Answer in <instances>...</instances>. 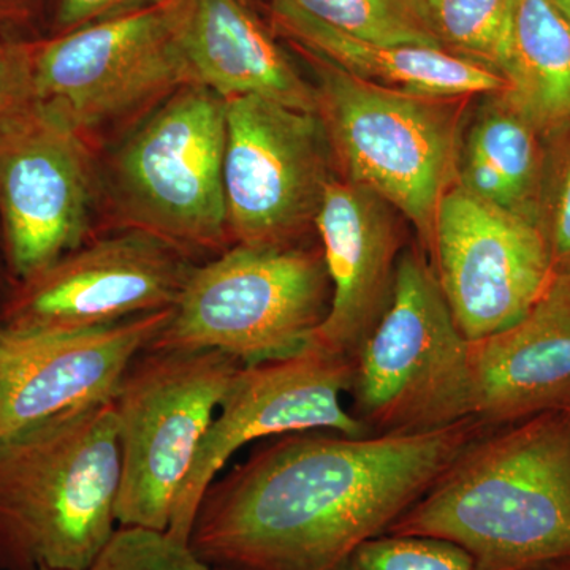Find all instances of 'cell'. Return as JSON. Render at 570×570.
Masks as SVG:
<instances>
[{"label": "cell", "instance_id": "obj_1", "mask_svg": "<svg viewBox=\"0 0 570 570\" xmlns=\"http://www.w3.org/2000/svg\"><path fill=\"white\" fill-rule=\"evenodd\" d=\"M490 428L287 434L213 480L187 546L220 570H337L385 534Z\"/></svg>", "mask_w": 570, "mask_h": 570}, {"label": "cell", "instance_id": "obj_2", "mask_svg": "<svg viewBox=\"0 0 570 570\" xmlns=\"http://www.w3.org/2000/svg\"><path fill=\"white\" fill-rule=\"evenodd\" d=\"M385 534L445 540L474 570L570 558V407L483 433Z\"/></svg>", "mask_w": 570, "mask_h": 570}, {"label": "cell", "instance_id": "obj_3", "mask_svg": "<svg viewBox=\"0 0 570 570\" xmlns=\"http://www.w3.org/2000/svg\"><path fill=\"white\" fill-rule=\"evenodd\" d=\"M118 420L111 401L0 441V562L89 570L118 530Z\"/></svg>", "mask_w": 570, "mask_h": 570}, {"label": "cell", "instance_id": "obj_4", "mask_svg": "<svg viewBox=\"0 0 570 570\" xmlns=\"http://www.w3.org/2000/svg\"><path fill=\"white\" fill-rule=\"evenodd\" d=\"M309 58L318 73L317 115L346 181L396 208L430 250L439 205L456 184V99L382 88Z\"/></svg>", "mask_w": 570, "mask_h": 570}, {"label": "cell", "instance_id": "obj_5", "mask_svg": "<svg viewBox=\"0 0 570 570\" xmlns=\"http://www.w3.org/2000/svg\"><path fill=\"white\" fill-rule=\"evenodd\" d=\"M351 392L354 415L370 434L417 433L474 417L471 341L433 265L415 249L397 258L392 298L356 352Z\"/></svg>", "mask_w": 570, "mask_h": 570}, {"label": "cell", "instance_id": "obj_6", "mask_svg": "<svg viewBox=\"0 0 570 570\" xmlns=\"http://www.w3.org/2000/svg\"><path fill=\"white\" fill-rule=\"evenodd\" d=\"M332 284L322 254L236 245L190 269L154 351H216L242 365L284 358L325 321Z\"/></svg>", "mask_w": 570, "mask_h": 570}, {"label": "cell", "instance_id": "obj_7", "mask_svg": "<svg viewBox=\"0 0 570 570\" xmlns=\"http://www.w3.org/2000/svg\"><path fill=\"white\" fill-rule=\"evenodd\" d=\"M242 363L216 351L142 352L112 397L121 450L116 520L168 531L202 439Z\"/></svg>", "mask_w": 570, "mask_h": 570}, {"label": "cell", "instance_id": "obj_8", "mask_svg": "<svg viewBox=\"0 0 570 570\" xmlns=\"http://www.w3.org/2000/svg\"><path fill=\"white\" fill-rule=\"evenodd\" d=\"M225 99L200 85L176 89L116 153V205L135 230L174 247H216L227 235Z\"/></svg>", "mask_w": 570, "mask_h": 570}, {"label": "cell", "instance_id": "obj_9", "mask_svg": "<svg viewBox=\"0 0 570 570\" xmlns=\"http://www.w3.org/2000/svg\"><path fill=\"white\" fill-rule=\"evenodd\" d=\"M187 0H160L91 22L33 50L40 102L85 132L194 85L183 48Z\"/></svg>", "mask_w": 570, "mask_h": 570}, {"label": "cell", "instance_id": "obj_10", "mask_svg": "<svg viewBox=\"0 0 570 570\" xmlns=\"http://www.w3.org/2000/svg\"><path fill=\"white\" fill-rule=\"evenodd\" d=\"M354 382V360L311 337L295 354L258 365L242 366L184 480L168 534L186 542L195 513L214 479L228 460L264 439L332 431L344 436H370L363 423L343 406Z\"/></svg>", "mask_w": 570, "mask_h": 570}, {"label": "cell", "instance_id": "obj_11", "mask_svg": "<svg viewBox=\"0 0 570 570\" xmlns=\"http://www.w3.org/2000/svg\"><path fill=\"white\" fill-rule=\"evenodd\" d=\"M224 195L238 245L288 246L314 223L328 184L324 124L257 96L225 100Z\"/></svg>", "mask_w": 570, "mask_h": 570}, {"label": "cell", "instance_id": "obj_12", "mask_svg": "<svg viewBox=\"0 0 570 570\" xmlns=\"http://www.w3.org/2000/svg\"><path fill=\"white\" fill-rule=\"evenodd\" d=\"M433 268L468 341L517 324L549 287L557 265L542 225L450 187L434 223Z\"/></svg>", "mask_w": 570, "mask_h": 570}, {"label": "cell", "instance_id": "obj_13", "mask_svg": "<svg viewBox=\"0 0 570 570\" xmlns=\"http://www.w3.org/2000/svg\"><path fill=\"white\" fill-rule=\"evenodd\" d=\"M91 197V154L61 108L36 100L0 126V209L21 281L80 247Z\"/></svg>", "mask_w": 570, "mask_h": 570}, {"label": "cell", "instance_id": "obj_14", "mask_svg": "<svg viewBox=\"0 0 570 570\" xmlns=\"http://www.w3.org/2000/svg\"><path fill=\"white\" fill-rule=\"evenodd\" d=\"M176 247L134 230L63 255L22 281L13 332H82L174 307L190 273Z\"/></svg>", "mask_w": 570, "mask_h": 570}, {"label": "cell", "instance_id": "obj_15", "mask_svg": "<svg viewBox=\"0 0 570 570\" xmlns=\"http://www.w3.org/2000/svg\"><path fill=\"white\" fill-rule=\"evenodd\" d=\"M171 311L82 332L0 330V441L75 409L112 401Z\"/></svg>", "mask_w": 570, "mask_h": 570}, {"label": "cell", "instance_id": "obj_16", "mask_svg": "<svg viewBox=\"0 0 570 570\" xmlns=\"http://www.w3.org/2000/svg\"><path fill=\"white\" fill-rule=\"evenodd\" d=\"M314 224L332 299L313 340L354 360L392 298L400 258L395 224L381 198L336 179L326 184Z\"/></svg>", "mask_w": 570, "mask_h": 570}, {"label": "cell", "instance_id": "obj_17", "mask_svg": "<svg viewBox=\"0 0 570 570\" xmlns=\"http://www.w3.org/2000/svg\"><path fill=\"white\" fill-rule=\"evenodd\" d=\"M471 371L474 417L491 430L570 407V268L517 324L471 341Z\"/></svg>", "mask_w": 570, "mask_h": 570}, {"label": "cell", "instance_id": "obj_18", "mask_svg": "<svg viewBox=\"0 0 570 570\" xmlns=\"http://www.w3.org/2000/svg\"><path fill=\"white\" fill-rule=\"evenodd\" d=\"M183 48L194 85L225 100L257 96L317 115V89L239 0H187Z\"/></svg>", "mask_w": 570, "mask_h": 570}, {"label": "cell", "instance_id": "obj_19", "mask_svg": "<svg viewBox=\"0 0 570 570\" xmlns=\"http://www.w3.org/2000/svg\"><path fill=\"white\" fill-rule=\"evenodd\" d=\"M272 17L302 50L382 88L439 99L501 96L508 89L501 75L478 62L441 48L387 47L355 39L311 17L292 0H272Z\"/></svg>", "mask_w": 570, "mask_h": 570}, {"label": "cell", "instance_id": "obj_20", "mask_svg": "<svg viewBox=\"0 0 570 570\" xmlns=\"http://www.w3.org/2000/svg\"><path fill=\"white\" fill-rule=\"evenodd\" d=\"M472 124L456 184L480 200L540 224L543 157L539 134L501 96Z\"/></svg>", "mask_w": 570, "mask_h": 570}, {"label": "cell", "instance_id": "obj_21", "mask_svg": "<svg viewBox=\"0 0 570 570\" xmlns=\"http://www.w3.org/2000/svg\"><path fill=\"white\" fill-rule=\"evenodd\" d=\"M502 99L542 140L570 138V22L554 0H519Z\"/></svg>", "mask_w": 570, "mask_h": 570}, {"label": "cell", "instance_id": "obj_22", "mask_svg": "<svg viewBox=\"0 0 570 570\" xmlns=\"http://www.w3.org/2000/svg\"><path fill=\"white\" fill-rule=\"evenodd\" d=\"M444 50L508 77L519 0H426Z\"/></svg>", "mask_w": 570, "mask_h": 570}, {"label": "cell", "instance_id": "obj_23", "mask_svg": "<svg viewBox=\"0 0 570 570\" xmlns=\"http://www.w3.org/2000/svg\"><path fill=\"white\" fill-rule=\"evenodd\" d=\"M311 17L355 39L387 47L441 48L426 0H292Z\"/></svg>", "mask_w": 570, "mask_h": 570}, {"label": "cell", "instance_id": "obj_24", "mask_svg": "<svg viewBox=\"0 0 570 570\" xmlns=\"http://www.w3.org/2000/svg\"><path fill=\"white\" fill-rule=\"evenodd\" d=\"M337 570H474L459 546L420 535L382 534L352 551Z\"/></svg>", "mask_w": 570, "mask_h": 570}, {"label": "cell", "instance_id": "obj_25", "mask_svg": "<svg viewBox=\"0 0 570 570\" xmlns=\"http://www.w3.org/2000/svg\"><path fill=\"white\" fill-rule=\"evenodd\" d=\"M89 570H220L168 532L122 528Z\"/></svg>", "mask_w": 570, "mask_h": 570}, {"label": "cell", "instance_id": "obj_26", "mask_svg": "<svg viewBox=\"0 0 570 570\" xmlns=\"http://www.w3.org/2000/svg\"><path fill=\"white\" fill-rule=\"evenodd\" d=\"M36 100L33 50L0 41V126Z\"/></svg>", "mask_w": 570, "mask_h": 570}, {"label": "cell", "instance_id": "obj_27", "mask_svg": "<svg viewBox=\"0 0 570 570\" xmlns=\"http://www.w3.org/2000/svg\"><path fill=\"white\" fill-rule=\"evenodd\" d=\"M547 212L540 225L549 239L554 265L557 269L570 268V148L554 179Z\"/></svg>", "mask_w": 570, "mask_h": 570}, {"label": "cell", "instance_id": "obj_28", "mask_svg": "<svg viewBox=\"0 0 570 570\" xmlns=\"http://www.w3.org/2000/svg\"><path fill=\"white\" fill-rule=\"evenodd\" d=\"M156 2L160 0H61L56 21L63 32H69Z\"/></svg>", "mask_w": 570, "mask_h": 570}, {"label": "cell", "instance_id": "obj_29", "mask_svg": "<svg viewBox=\"0 0 570 570\" xmlns=\"http://www.w3.org/2000/svg\"><path fill=\"white\" fill-rule=\"evenodd\" d=\"M532 570H570V558H566V560L547 562V564L539 566V568Z\"/></svg>", "mask_w": 570, "mask_h": 570}, {"label": "cell", "instance_id": "obj_30", "mask_svg": "<svg viewBox=\"0 0 570 570\" xmlns=\"http://www.w3.org/2000/svg\"><path fill=\"white\" fill-rule=\"evenodd\" d=\"M554 3H557L558 9L561 10V13L564 14L570 22V0H554Z\"/></svg>", "mask_w": 570, "mask_h": 570}, {"label": "cell", "instance_id": "obj_31", "mask_svg": "<svg viewBox=\"0 0 570 570\" xmlns=\"http://www.w3.org/2000/svg\"><path fill=\"white\" fill-rule=\"evenodd\" d=\"M37 570H51V569H37Z\"/></svg>", "mask_w": 570, "mask_h": 570}]
</instances>
